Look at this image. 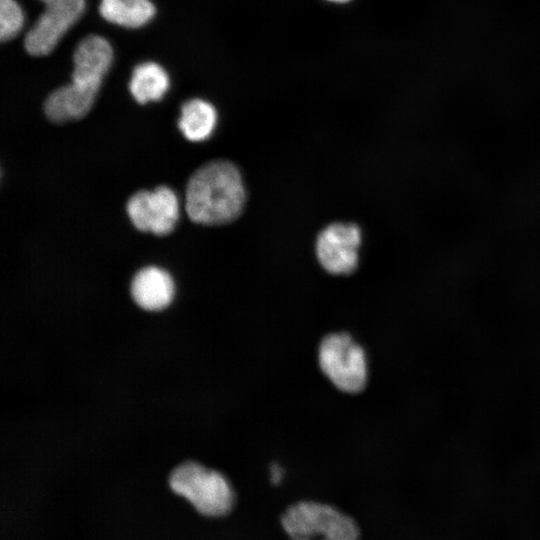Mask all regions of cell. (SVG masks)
Segmentation results:
<instances>
[{
	"label": "cell",
	"instance_id": "6da1fadb",
	"mask_svg": "<svg viewBox=\"0 0 540 540\" xmlns=\"http://www.w3.org/2000/svg\"><path fill=\"white\" fill-rule=\"evenodd\" d=\"M246 200L238 168L226 160L208 162L198 168L186 186V212L204 225H221L235 220Z\"/></svg>",
	"mask_w": 540,
	"mask_h": 540
},
{
	"label": "cell",
	"instance_id": "7a4b0ae2",
	"mask_svg": "<svg viewBox=\"0 0 540 540\" xmlns=\"http://www.w3.org/2000/svg\"><path fill=\"white\" fill-rule=\"evenodd\" d=\"M169 484L203 515L223 516L232 509L234 494L228 480L218 471L199 463L188 461L177 466L170 475Z\"/></svg>",
	"mask_w": 540,
	"mask_h": 540
},
{
	"label": "cell",
	"instance_id": "3957f363",
	"mask_svg": "<svg viewBox=\"0 0 540 540\" xmlns=\"http://www.w3.org/2000/svg\"><path fill=\"white\" fill-rule=\"evenodd\" d=\"M281 524L290 540H359L352 518L319 502L302 501L288 507Z\"/></svg>",
	"mask_w": 540,
	"mask_h": 540
},
{
	"label": "cell",
	"instance_id": "277c9868",
	"mask_svg": "<svg viewBox=\"0 0 540 540\" xmlns=\"http://www.w3.org/2000/svg\"><path fill=\"white\" fill-rule=\"evenodd\" d=\"M318 362L322 373L342 392L359 393L367 385L365 350L346 332L330 333L321 340Z\"/></svg>",
	"mask_w": 540,
	"mask_h": 540
},
{
	"label": "cell",
	"instance_id": "5b68a950",
	"mask_svg": "<svg viewBox=\"0 0 540 540\" xmlns=\"http://www.w3.org/2000/svg\"><path fill=\"white\" fill-rule=\"evenodd\" d=\"M126 211L138 230L164 236L175 227L179 217V203L174 191L163 185L153 191L135 192L127 201Z\"/></svg>",
	"mask_w": 540,
	"mask_h": 540
},
{
	"label": "cell",
	"instance_id": "8992f818",
	"mask_svg": "<svg viewBox=\"0 0 540 540\" xmlns=\"http://www.w3.org/2000/svg\"><path fill=\"white\" fill-rule=\"evenodd\" d=\"M361 230L352 223H333L316 240V255L321 266L334 275L355 271L359 262Z\"/></svg>",
	"mask_w": 540,
	"mask_h": 540
},
{
	"label": "cell",
	"instance_id": "52a82bcc",
	"mask_svg": "<svg viewBox=\"0 0 540 540\" xmlns=\"http://www.w3.org/2000/svg\"><path fill=\"white\" fill-rule=\"evenodd\" d=\"M112 60L113 50L105 38L94 34L86 36L78 43L73 54L71 84L96 98Z\"/></svg>",
	"mask_w": 540,
	"mask_h": 540
},
{
	"label": "cell",
	"instance_id": "ba28073f",
	"mask_svg": "<svg viewBox=\"0 0 540 540\" xmlns=\"http://www.w3.org/2000/svg\"><path fill=\"white\" fill-rule=\"evenodd\" d=\"M174 292V282L170 274L156 266L140 269L131 282L132 298L138 306L149 311L168 306Z\"/></svg>",
	"mask_w": 540,
	"mask_h": 540
},
{
	"label": "cell",
	"instance_id": "9c48e42d",
	"mask_svg": "<svg viewBox=\"0 0 540 540\" xmlns=\"http://www.w3.org/2000/svg\"><path fill=\"white\" fill-rule=\"evenodd\" d=\"M178 127L190 141L199 142L210 137L217 124L215 107L203 99L194 98L181 106Z\"/></svg>",
	"mask_w": 540,
	"mask_h": 540
},
{
	"label": "cell",
	"instance_id": "30bf717a",
	"mask_svg": "<svg viewBox=\"0 0 540 540\" xmlns=\"http://www.w3.org/2000/svg\"><path fill=\"white\" fill-rule=\"evenodd\" d=\"M169 88V76L155 62H143L135 66L129 82L133 98L140 104L162 99Z\"/></svg>",
	"mask_w": 540,
	"mask_h": 540
},
{
	"label": "cell",
	"instance_id": "8fae6325",
	"mask_svg": "<svg viewBox=\"0 0 540 540\" xmlns=\"http://www.w3.org/2000/svg\"><path fill=\"white\" fill-rule=\"evenodd\" d=\"M156 9L150 0H101L99 13L106 21L126 27L138 28L148 23Z\"/></svg>",
	"mask_w": 540,
	"mask_h": 540
},
{
	"label": "cell",
	"instance_id": "7c38bea8",
	"mask_svg": "<svg viewBox=\"0 0 540 540\" xmlns=\"http://www.w3.org/2000/svg\"><path fill=\"white\" fill-rule=\"evenodd\" d=\"M24 13L16 0H0V39L9 41L20 33Z\"/></svg>",
	"mask_w": 540,
	"mask_h": 540
},
{
	"label": "cell",
	"instance_id": "4fadbf2b",
	"mask_svg": "<svg viewBox=\"0 0 540 540\" xmlns=\"http://www.w3.org/2000/svg\"><path fill=\"white\" fill-rule=\"evenodd\" d=\"M269 474H270V480L273 484L277 485L279 484L282 479H283V476H284V469L282 468L281 465L277 464V463H273L271 466H270V470H269Z\"/></svg>",
	"mask_w": 540,
	"mask_h": 540
},
{
	"label": "cell",
	"instance_id": "5bb4252c",
	"mask_svg": "<svg viewBox=\"0 0 540 540\" xmlns=\"http://www.w3.org/2000/svg\"><path fill=\"white\" fill-rule=\"evenodd\" d=\"M325 1L335 3V4H345V3L350 2L351 0H325Z\"/></svg>",
	"mask_w": 540,
	"mask_h": 540
},
{
	"label": "cell",
	"instance_id": "9a60e30c",
	"mask_svg": "<svg viewBox=\"0 0 540 540\" xmlns=\"http://www.w3.org/2000/svg\"><path fill=\"white\" fill-rule=\"evenodd\" d=\"M41 1H42L43 3H45V2H47V1H49V0H41Z\"/></svg>",
	"mask_w": 540,
	"mask_h": 540
}]
</instances>
